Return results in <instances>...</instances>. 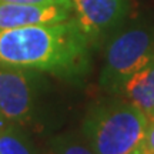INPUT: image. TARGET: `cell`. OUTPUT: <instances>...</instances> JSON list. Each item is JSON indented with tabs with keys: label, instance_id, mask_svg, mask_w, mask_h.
Returning a JSON list of instances; mask_svg holds the SVG:
<instances>
[{
	"label": "cell",
	"instance_id": "7c38bea8",
	"mask_svg": "<svg viewBox=\"0 0 154 154\" xmlns=\"http://www.w3.org/2000/svg\"><path fill=\"white\" fill-rule=\"evenodd\" d=\"M130 154H151L149 151V150H147V147H146V144H140V146H138L137 149L134 150V151H131V153Z\"/></svg>",
	"mask_w": 154,
	"mask_h": 154
},
{
	"label": "cell",
	"instance_id": "ba28073f",
	"mask_svg": "<svg viewBox=\"0 0 154 154\" xmlns=\"http://www.w3.org/2000/svg\"><path fill=\"white\" fill-rule=\"evenodd\" d=\"M0 154H40L20 124L9 123L0 131Z\"/></svg>",
	"mask_w": 154,
	"mask_h": 154
},
{
	"label": "cell",
	"instance_id": "277c9868",
	"mask_svg": "<svg viewBox=\"0 0 154 154\" xmlns=\"http://www.w3.org/2000/svg\"><path fill=\"white\" fill-rule=\"evenodd\" d=\"M34 70L0 69V111L10 123H30L36 111L37 83Z\"/></svg>",
	"mask_w": 154,
	"mask_h": 154
},
{
	"label": "cell",
	"instance_id": "6da1fadb",
	"mask_svg": "<svg viewBox=\"0 0 154 154\" xmlns=\"http://www.w3.org/2000/svg\"><path fill=\"white\" fill-rule=\"evenodd\" d=\"M90 38L76 19L0 30V66L80 82L90 73Z\"/></svg>",
	"mask_w": 154,
	"mask_h": 154
},
{
	"label": "cell",
	"instance_id": "30bf717a",
	"mask_svg": "<svg viewBox=\"0 0 154 154\" xmlns=\"http://www.w3.org/2000/svg\"><path fill=\"white\" fill-rule=\"evenodd\" d=\"M10 3H23V5H36V6H67L72 7V0H0Z\"/></svg>",
	"mask_w": 154,
	"mask_h": 154
},
{
	"label": "cell",
	"instance_id": "7a4b0ae2",
	"mask_svg": "<svg viewBox=\"0 0 154 154\" xmlns=\"http://www.w3.org/2000/svg\"><path fill=\"white\" fill-rule=\"evenodd\" d=\"M150 120L130 100H109L87 110L82 134L96 154H130L144 143Z\"/></svg>",
	"mask_w": 154,
	"mask_h": 154
},
{
	"label": "cell",
	"instance_id": "52a82bcc",
	"mask_svg": "<svg viewBox=\"0 0 154 154\" xmlns=\"http://www.w3.org/2000/svg\"><path fill=\"white\" fill-rule=\"evenodd\" d=\"M123 94H126L127 100L137 106L150 121L154 120V60L128 79Z\"/></svg>",
	"mask_w": 154,
	"mask_h": 154
},
{
	"label": "cell",
	"instance_id": "8992f818",
	"mask_svg": "<svg viewBox=\"0 0 154 154\" xmlns=\"http://www.w3.org/2000/svg\"><path fill=\"white\" fill-rule=\"evenodd\" d=\"M72 11L73 9L67 6H36L0 2V30L64 22L72 19Z\"/></svg>",
	"mask_w": 154,
	"mask_h": 154
},
{
	"label": "cell",
	"instance_id": "4fadbf2b",
	"mask_svg": "<svg viewBox=\"0 0 154 154\" xmlns=\"http://www.w3.org/2000/svg\"><path fill=\"white\" fill-rule=\"evenodd\" d=\"M9 123H10V121L7 120V119H6L5 116H3V113L0 111V131H2V130H3V128H5V127L7 126Z\"/></svg>",
	"mask_w": 154,
	"mask_h": 154
},
{
	"label": "cell",
	"instance_id": "5b68a950",
	"mask_svg": "<svg viewBox=\"0 0 154 154\" xmlns=\"http://www.w3.org/2000/svg\"><path fill=\"white\" fill-rule=\"evenodd\" d=\"M76 22L90 40L116 27L126 17L128 0H72Z\"/></svg>",
	"mask_w": 154,
	"mask_h": 154
},
{
	"label": "cell",
	"instance_id": "9c48e42d",
	"mask_svg": "<svg viewBox=\"0 0 154 154\" xmlns=\"http://www.w3.org/2000/svg\"><path fill=\"white\" fill-rule=\"evenodd\" d=\"M50 154H96L84 136L74 133H64L50 138Z\"/></svg>",
	"mask_w": 154,
	"mask_h": 154
},
{
	"label": "cell",
	"instance_id": "3957f363",
	"mask_svg": "<svg viewBox=\"0 0 154 154\" xmlns=\"http://www.w3.org/2000/svg\"><path fill=\"white\" fill-rule=\"evenodd\" d=\"M154 60V34L146 29H130L109 44L100 87L109 94L123 93L128 79Z\"/></svg>",
	"mask_w": 154,
	"mask_h": 154
},
{
	"label": "cell",
	"instance_id": "8fae6325",
	"mask_svg": "<svg viewBox=\"0 0 154 154\" xmlns=\"http://www.w3.org/2000/svg\"><path fill=\"white\" fill-rule=\"evenodd\" d=\"M144 144L151 154H154V120L150 121L147 133H146V138H144Z\"/></svg>",
	"mask_w": 154,
	"mask_h": 154
}]
</instances>
